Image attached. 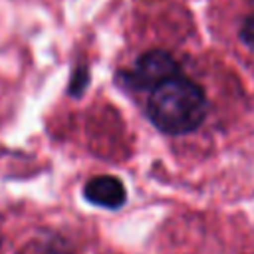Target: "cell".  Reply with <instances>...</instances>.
<instances>
[{
	"instance_id": "cell-1",
	"label": "cell",
	"mask_w": 254,
	"mask_h": 254,
	"mask_svg": "<svg viewBox=\"0 0 254 254\" xmlns=\"http://www.w3.org/2000/svg\"><path fill=\"white\" fill-rule=\"evenodd\" d=\"M206 109L202 87L183 75H175L155 87L145 107L149 121L167 135H187L198 129Z\"/></svg>"
},
{
	"instance_id": "cell-3",
	"label": "cell",
	"mask_w": 254,
	"mask_h": 254,
	"mask_svg": "<svg viewBox=\"0 0 254 254\" xmlns=\"http://www.w3.org/2000/svg\"><path fill=\"white\" fill-rule=\"evenodd\" d=\"M83 196L91 204L115 210V208H121L125 204L127 190H125V185L121 183V179L111 177V175H99V177H93L85 183Z\"/></svg>"
},
{
	"instance_id": "cell-4",
	"label": "cell",
	"mask_w": 254,
	"mask_h": 254,
	"mask_svg": "<svg viewBox=\"0 0 254 254\" xmlns=\"http://www.w3.org/2000/svg\"><path fill=\"white\" fill-rule=\"evenodd\" d=\"M240 40L250 48L254 50V12L250 16H246V20L242 22L240 26Z\"/></svg>"
},
{
	"instance_id": "cell-2",
	"label": "cell",
	"mask_w": 254,
	"mask_h": 254,
	"mask_svg": "<svg viewBox=\"0 0 254 254\" xmlns=\"http://www.w3.org/2000/svg\"><path fill=\"white\" fill-rule=\"evenodd\" d=\"M179 75V64L165 50H149L125 71H121V81L133 91H153L167 79Z\"/></svg>"
}]
</instances>
